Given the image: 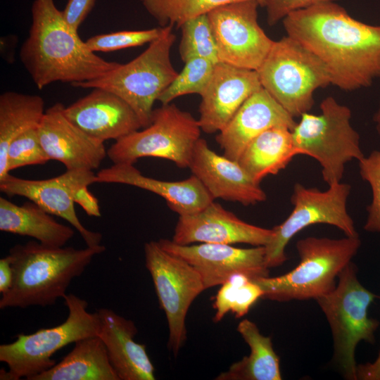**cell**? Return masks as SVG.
Returning a JSON list of instances; mask_svg holds the SVG:
<instances>
[{
  "instance_id": "cell-1",
  "label": "cell",
  "mask_w": 380,
  "mask_h": 380,
  "mask_svg": "<svg viewBox=\"0 0 380 380\" xmlns=\"http://www.w3.org/2000/svg\"><path fill=\"white\" fill-rule=\"evenodd\" d=\"M282 23L286 35L324 62L331 84L354 91L380 78V25L353 18L334 1L293 12Z\"/></svg>"
},
{
  "instance_id": "cell-2",
  "label": "cell",
  "mask_w": 380,
  "mask_h": 380,
  "mask_svg": "<svg viewBox=\"0 0 380 380\" xmlns=\"http://www.w3.org/2000/svg\"><path fill=\"white\" fill-rule=\"evenodd\" d=\"M27 38L20 58L39 89L56 82L70 84L99 78L120 63L91 51L64 19L54 0H34Z\"/></svg>"
},
{
  "instance_id": "cell-3",
  "label": "cell",
  "mask_w": 380,
  "mask_h": 380,
  "mask_svg": "<svg viewBox=\"0 0 380 380\" xmlns=\"http://www.w3.org/2000/svg\"><path fill=\"white\" fill-rule=\"evenodd\" d=\"M103 245L51 247L37 241L16 244L8 252L13 268L11 288L1 293L0 309L53 305L67 294L71 281L80 276Z\"/></svg>"
},
{
  "instance_id": "cell-4",
  "label": "cell",
  "mask_w": 380,
  "mask_h": 380,
  "mask_svg": "<svg viewBox=\"0 0 380 380\" xmlns=\"http://www.w3.org/2000/svg\"><path fill=\"white\" fill-rule=\"evenodd\" d=\"M361 245L359 236L341 239L308 236L296 242L299 264L280 276L254 279L262 298L279 302L318 299L336 285V279L351 262Z\"/></svg>"
},
{
  "instance_id": "cell-5",
  "label": "cell",
  "mask_w": 380,
  "mask_h": 380,
  "mask_svg": "<svg viewBox=\"0 0 380 380\" xmlns=\"http://www.w3.org/2000/svg\"><path fill=\"white\" fill-rule=\"evenodd\" d=\"M172 26L164 27L160 36L151 42L139 56L120 63L105 75L71 84L78 88H100L125 101L139 117L142 127L152 120L153 104L177 76L170 59L176 37Z\"/></svg>"
},
{
  "instance_id": "cell-6",
  "label": "cell",
  "mask_w": 380,
  "mask_h": 380,
  "mask_svg": "<svg viewBox=\"0 0 380 380\" xmlns=\"http://www.w3.org/2000/svg\"><path fill=\"white\" fill-rule=\"evenodd\" d=\"M350 262L339 274L336 286L316 300L330 326L334 341V360L342 375L357 380L355 349L360 341L374 343L379 322L368 317V308L376 295L357 277Z\"/></svg>"
},
{
  "instance_id": "cell-7",
  "label": "cell",
  "mask_w": 380,
  "mask_h": 380,
  "mask_svg": "<svg viewBox=\"0 0 380 380\" xmlns=\"http://www.w3.org/2000/svg\"><path fill=\"white\" fill-rule=\"evenodd\" d=\"M63 299L68 315L62 324L30 334H18L13 342L0 345V361L8 367L7 372L1 370V379L25 377L32 380L56 364L52 356L58 350L70 343L97 336V312H88V303L75 294H66Z\"/></svg>"
},
{
  "instance_id": "cell-8",
  "label": "cell",
  "mask_w": 380,
  "mask_h": 380,
  "mask_svg": "<svg viewBox=\"0 0 380 380\" xmlns=\"http://www.w3.org/2000/svg\"><path fill=\"white\" fill-rule=\"evenodd\" d=\"M256 71L262 87L294 118L311 110L317 89L331 84L324 62L288 35L274 42Z\"/></svg>"
},
{
  "instance_id": "cell-9",
  "label": "cell",
  "mask_w": 380,
  "mask_h": 380,
  "mask_svg": "<svg viewBox=\"0 0 380 380\" xmlns=\"http://www.w3.org/2000/svg\"><path fill=\"white\" fill-rule=\"evenodd\" d=\"M319 107V115L303 114L291 133L298 154L319 163L329 186L341 182L348 162L360 161L365 155L360 134L350 123V109L333 96L324 99Z\"/></svg>"
},
{
  "instance_id": "cell-10",
  "label": "cell",
  "mask_w": 380,
  "mask_h": 380,
  "mask_svg": "<svg viewBox=\"0 0 380 380\" xmlns=\"http://www.w3.org/2000/svg\"><path fill=\"white\" fill-rule=\"evenodd\" d=\"M201 129L198 120L174 103L153 110L151 123L117 141L107 150L113 163L134 164L138 159L153 157L189 167Z\"/></svg>"
},
{
  "instance_id": "cell-11",
  "label": "cell",
  "mask_w": 380,
  "mask_h": 380,
  "mask_svg": "<svg viewBox=\"0 0 380 380\" xmlns=\"http://www.w3.org/2000/svg\"><path fill=\"white\" fill-rule=\"evenodd\" d=\"M350 191V185L341 182L329 185L325 191L296 183L291 196L293 210L281 224L272 228V239L265 246L267 266L281 265L287 260L285 248L289 241L310 225L327 224L345 236H359L347 210Z\"/></svg>"
},
{
  "instance_id": "cell-12",
  "label": "cell",
  "mask_w": 380,
  "mask_h": 380,
  "mask_svg": "<svg viewBox=\"0 0 380 380\" xmlns=\"http://www.w3.org/2000/svg\"><path fill=\"white\" fill-rule=\"evenodd\" d=\"M144 256L146 267L167 318L168 346L177 355L186 339L185 321L189 308L205 289L195 268L163 249L158 241L144 244Z\"/></svg>"
},
{
  "instance_id": "cell-13",
  "label": "cell",
  "mask_w": 380,
  "mask_h": 380,
  "mask_svg": "<svg viewBox=\"0 0 380 380\" xmlns=\"http://www.w3.org/2000/svg\"><path fill=\"white\" fill-rule=\"evenodd\" d=\"M258 6L257 1H239L208 13L219 63L253 70L260 68L274 41L258 23Z\"/></svg>"
},
{
  "instance_id": "cell-14",
  "label": "cell",
  "mask_w": 380,
  "mask_h": 380,
  "mask_svg": "<svg viewBox=\"0 0 380 380\" xmlns=\"http://www.w3.org/2000/svg\"><path fill=\"white\" fill-rule=\"evenodd\" d=\"M96 183V174L88 170H66L62 175L45 179H27L8 174L0 179V191L8 196L27 198L46 212L69 222L87 246L100 245L102 234L87 229L75 209V196L80 189Z\"/></svg>"
},
{
  "instance_id": "cell-15",
  "label": "cell",
  "mask_w": 380,
  "mask_h": 380,
  "mask_svg": "<svg viewBox=\"0 0 380 380\" xmlns=\"http://www.w3.org/2000/svg\"><path fill=\"white\" fill-rule=\"evenodd\" d=\"M158 242L163 249L193 266L201 275L205 289L222 285L236 274H245L253 280L270 274L263 246L241 248L220 243L180 245L167 239Z\"/></svg>"
},
{
  "instance_id": "cell-16",
  "label": "cell",
  "mask_w": 380,
  "mask_h": 380,
  "mask_svg": "<svg viewBox=\"0 0 380 380\" xmlns=\"http://www.w3.org/2000/svg\"><path fill=\"white\" fill-rule=\"evenodd\" d=\"M272 236V229L246 222L213 201L198 213L179 215L172 241L180 245L208 243L265 246Z\"/></svg>"
},
{
  "instance_id": "cell-17",
  "label": "cell",
  "mask_w": 380,
  "mask_h": 380,
  "mask_svg": "<svg viewBox=\"0 0 380 380\" xmlns=\"http://www.w3.org/2000/svg\"><path fill=\"white\" fill-rule=\"evenodd\" d=\"M56 103L46 110L37 127L40 142L51 160L66 170H94L107 156L104 142L91 137L69 120Z\"/></svg>"
},
{
  "instance_id": "cell-18",
  "label": "cell",
  "mask_w": 380,
  "mask_h": 380,
  "mask_svg": "<svg viewBox=\"0 0 380 380\" xmlns=\"http://www.w3.org/2000/svg\"><path fill=\"white\" fill-rule=\"evenodd\" d=\"M214 200L223 199L248 206L266 201L267 194L238 161L212 150L200 138L194 147L189 167Z\"/></svg>"
},
{
  "instance_id": "cell-19",
  "label": "cell",
  "mask_w": 380,
  "mask_h": 380,
  "mask_svg": "<svg viewBox=\"0 0 380 380\" xmlns=\"http://www.w3.org/2000/svg\"><path fill=\"white\" fill-rule=\"evenodd\" d=\"M262 87L256 70L224 63L215 64L211 80L201 96L199 125L203 132H220L242 104Z\"/></svg>"
},
{
  "instance_id": "cell-20",
  "label": "cell",
  "mask_w": 380,
  "mask_h": 380,
  "mask_svg": "<svg viewBox=\"0 0 380 380\" xmlns=\"http://www.w3.org/2000/svg\"><path fill=\"white\" fill-rule=\"evenodd\" d=\"M67 118L91 137L103 142L117 141L142 128L132 108L116 94L100 88L68 106Z\"/></svg>"
},
{
  "instance_id": "cell-21",
  "label": "cell",
  "mask_w": 380,
  "mask_h": 380,
  "mask_svg": "<svg viewBox=\"0 0 380 380\" xmlns=\"http://www.w3.org/2000/svg\"><path fill=\"white\" fill-rule=\"evenodd\" d=\"M297 122L264 88L254 92L239 108L215 139L226 157L238 161L248 143L274 127L293 130Z\"/></svg>"
},
{
  "instance_id": "cell-22",
  "label": "cell",
  "mask_w": 380,
  "mask_h": 380,
  "mask_svg": "<svg viewBox=\"0 0 380 380\" xmlns=\"http://www.w3.org/2000/svg\"><path fill=\"white\" fill-rule=\"evenodd\" d=\"M96 183L121 184L153 192L179 215L199 212L215 201L194 175L180 181H163L144 175L134 164L113 163L96 173Z\"/></svg>"
},
{
  "instance_id": "cell-23",
  "label": "cell",
  "mask_w": 380,
  "mask_h": 380,
  "mask_svg": "<svg viewBox=\"0 0 380 380\" xmlns=\"http://www.w3.org/2000/svg\"><path fill=\"white\" fill-rule=\"evenodd\" d=\"M99 319L97 336L103 341L110 362L120 380H154L155 369L146 346L137 343L134 323L113 310L96 311Z\"/></svg>"
},
{
  "instance_id": "cell-24",
  "label": "cell",
  "mask_w": 380,
  "mask_h": 380,
  "mask_svg": "<svg viewBox=\"0 0 380 380\" xmlns=\"http://www.w3.org/2000/svg\"><path fill=\"white\" fill-rule=\"evenodd\" d=\"M0 231L30 236L51 247H63L73 237L74 230L58 222L32 201L16 205L0 197Z\"/></svg>"
},
{
  "instance_id": "cell-25",
  "label": "cell",
  "mask_w": 380,
  "mask_h": 380,
  "mask_svg": "<svg viewBox=\"0 0 380 380\" xmlns=\"http://www.w3.org/2000/svg\"><path fill=\"white\" fill-rule=\"evenodd\" d=\"M299 155L291 130L282 127L270 128L251 140L238 162L257 183L267 176L277 175Z\"/></svg>"
},
{
  "instance_id": "cell-26",
  "label": "cell",
  "mask_w": 380,
  "mask_h": 380,
  "mask_svg": "<svg viewBox=\"0 0 380 380\" xmlns=\"http://www.w3.org/2000/svg\"><path fill=\"white\" fill-rule=\"evenodd\" d=\"M32 380H120L98 336L75 343L72 350L49 369Z\"/></svg>"
},
{
  "instance_id": "cell-27",
  "label": "cell",
  "mask_w": 380,
  "mask_h": 380,
  "mask_svg": "<svg viewBox=\"0 0 380 380\" xmlns=\"http://www.w3.org/2000/svg\"><path fill=\"white\" fill-rule=\"evenodd\" d=\"M237 331L250 348V354L221 372L217 380H281L279 358L271 338L261 334L257 325L245 319Z\"/></svg>"
},
{
  "instance_id": "cell-28",
  "label": "cell",
  "mask_w": 380,
  "mask_h": 380,
  "mask_svg": "<svg viewBox=\"0 0 380 380\" xmlns=\"http://www.w3.org/2000/svg\"><path fill=\"white\" fill-rule=\"evenodd\" d=\"M44 101L38 95L6 91L0 96V179L8 174L6 157L11 141L37 129L45 113Z\"/></svg>"
},
{
  "instance_id": "cell-29",
  "label": "cell",
  "mask_w": 380,
  "mask_h": 380,
  "mask_svg": "<svg viewBox=\"0 0 380 380\" xmlns=\"http://www.w3.org/2000/svg\"><path fill=\"white\" fill-rule=\"evenodd\" d=\"M262 296L260 286L246 275L236 274L232 276L221 285L215 298L213 321H221L229 312L236 317L244 316Z\"/></svg>"
},
{
  "instance_id": "cell-30",
  "label": "cell",
  "mask_w": 380,
  "mask_h": 380,
  "mask_svg": "<svg viewBox=\"0 0 380 380\" xmlns=\"http://www.w3.org/2000/svg\"><path fill=\"white\" fill-rule=\"evenodd\" d=\"M160 27L177 25L227 4L245 0H138ZM257 1L261 7L264 0Z\"/></svg>"
},
{
  "instance_id": "cell-31",
  "label": "cell",
  "mask_w": 380,
  "mask_h": 380,
  "mask_svg": "<svg viewBox=\"0 0 380 380\" xmlns=\"http://www.w3.org/2000/svg\"><path fill=\"white\" fill-rule=\"evenodd\" d=\"M179 28L182 37L179 53L184 63L194 58L219 63L216 42L208 13L186 20Z\"/></svg>"
},
{
  "instance_id": "cell-32",
  "label": "cell",
  "mask_w": 380,
  "mask_h": 380,
  "mask_svg": "<svg viewBox=\"0 0 380 380\" xmlns=\"http://www.w3.org/2000/svg\"><path fill=\"white\" fill-rule=\"evenodd\" d=\"M184 63L182 70L159 96L158 101L162 105L186 94L201 96L211 80L216 64L202 58H191Z\"/></svg>"
},
{
  "instance_id": "cell-33",
  "label": "cell",
  "mask_w": 380,
  "mask_h": 380,
  "mask_svg": "<svg viewBox=\"0 0 380 380\" xmlns=\"http://www.w3.org/2000/svg\"><path fill=\"white\" fill-rule=\"evenodd\" d=\"M164 27L142 30H125L92 36L85 41L94 51H113L150 44L158 38Z\"/></svg>"
},
{
  "instance_id": "cell-34",
  "label": "cell",
  "mask_w": 380,
  "mask_h": 380,
  "mask_svg": "<svg viewBox=\"0 0 380 380\" xmlns=\"http://www.w3.org/2000/svg\"><path fill=\"white\" fill-rule=\"evenodd\" d=\"M50 159L41 142L37 129L20 135L10 144L6 157V170L10 171L27 165L45 164Z\"/></svg>"
},
{
  "instance_id": "cell-35",
  "label": "cell",
  "mask_w": 380,
  "mask_h": 380,
  "mask_svg": "<svg viewBox=\"0 0 380 380\" xmlns=\"http://www.w3.org/2000/svg\"><path fill=\"white\" fill-rule=\"evenodd\" d=\"M360 175L372 190V201L367 207V217L364 229L380 232V150L373 151L358 161Z\"/></svg>"
},
{
  "instance_id": "cell-36",
  "label": "cell",
  "mask_w": 380,
  "mask_h": 380,
  "mask_svg": "<svg viewBox=\"0 0 380 380\" xmlns=\"http://www.w3.org/2000/svg\"><path fill=\"white\" fill-rule=\"evenodd\" d=\"M339 0H264L262 7L267 12V22L274 26L290 13L322 2Z\"/></svg>"
},
{
  "instance_id": "cell-37",
  "label": "cell",
  "mask_w": 380,
  "mask_h": 380,
  "mask_svg": "<svg viewBox=\"0 0 380 380\" xmlns=\"http://www.w3.org/2000/svg\"><path fill=\"white\" fill-rule=\"evenodd\" d=\"M96 0H68L63 15L68 25L73 30L78 28L94 8Z\"/></svg>"
},
{
  "instance_id": "cell-38",
  "label": "cell",
  "mask_w": 380,
  "mask_h": 380,
  "mask_svg": "<svg viewBox=\"0 0 380 380\" xmlns=\"http://www.w3.org/2000/svg\"><path fill=\"white\" fill-rule=\"evenodd\" d=\"M75 202L80 205L89 216L100 217L101 211L96 197L89 191L88 186H83L78 190Z\"/></svg>"
},
{
  "instance_id": "cell-39",
  "label": "cell",
  "mask_w": 380,
  "mask_h": 380,
  "mask_svg": "<svg viewBox=\"0 0 380 380\" xmlns=\"http://www.w3.org/2000/svg\"><path fill=\"white\" fill-rule=\"evenodd\" d=\"M357 376L360 380H380V350L373 362L357 365Z\"/></svg>"
},
{
  "instance_id": "cell-40",
  "label": "cell",
  "mask_w": 380,
  "mask_h": 380,
  "mask_svg": "<svg viewBox=\"0 0 380 380\" xmlns=\"http://www.w3.org/2000/svg\"><path fill=\"white\" fill-rule=\"evenodd\" d=\"M13 268L10 258L7 255L0 259V292H6L11 286L13 282Z\"/></svg>"
},
{
  "instance_id": "cell-41",
  "label": "cell",
  "mask_w": 380,
  "mask_h": 380,
  "mask_svg": "<svg viewBox=\"0 0 380 380\" xmlns=\"http://www.w3.org/2000/svg\"><path fill=\"white\" fill-rule=\"evenodd\" d=\"M373 120L375 123V127H376V129L378 133V135L380 137V100H379L378 109L374 115Z\"/></svg>"
}]
</instances>
